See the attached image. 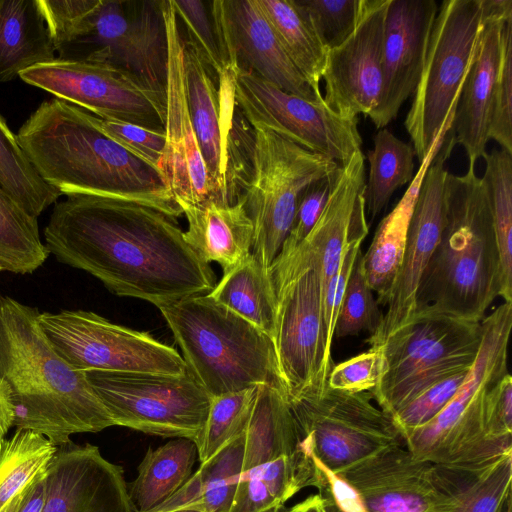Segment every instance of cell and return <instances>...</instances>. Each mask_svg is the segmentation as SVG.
<instances>
[{"label": "cell", "instance_id": "31", "mask_svg": "<svg viewBox=\"0 0 512 512\" xmlns=\"http://www.w3.org/2000/svg\"><path fill=\"white\" fill-rule=\"evenodd\" d=\"M433 465L450 499L445 512H501L510 501L512 455L472 467Z\"/></svg>", "mask_w": 512, "mask_h": 512}, {"label": "cell", "instance_id": "35", "mask_svg": "<svg viewBox=\"0 0 512 512\" xmlns=\"http://www.w3.org/2000/svg\"><path fill=\"white\" fill-rule=\"evenodd\" d=\"M488 195L500 266V297L512 303V154L493 150L484 158Z\"/></svg>", "mask_w": 512, "mask_h": 512}, {"label": "cell", "instance_id": "51", "mask_svg": "<svg viewBox=\"0 0 512 512\" xmlns=\"http://www.w3.org/2000/svg\"><path fill=\"white\" fill-rule=\"evenodd\" d=\"M98 2L99 0H38L55 48Z\"/></svg>", "mask_w": 512, "mask_h": 512}, {"label": "cell", "instance_id": "30", "mask_svg": "<svg viewBox=\"0 0 512 512\" xmlns=\"http://www.w3.org/2000/svg\"><path fill=\"white\" fill-rule=\"evenodd\" d=\"M444 137L433 146L421 163L400 201L381 220L367 252L363 255L366 280L371 290L377 294V303L382 306L387 305L403 259L409 224L422 179Z\"/></svg>", "mask_w": 512, "mask_h": 512}, {"label": "cell", "instance_id": "55", "mask_svg": "<svg viewBox=\"0 0 512 512\" xmlns=\"http://www.w3.org/2000/svg\"><path fill=\"white\" fill-rule=\"evenodd\" d=\"M290 512H329L326 499L318 494L310 495L300 503L290 507Z\"/></svg>", "mask_w": 512, "mask_h": 512}, {"label": "cell", "instance_id": "19", "mask_svg": "<svg viewBox=\"0 0 512 512\" xmlns=\"http://www.w3.org/2000/svg\"><path fill=\"white\" fill-rule=\"evenodd\" d=\"M451 128L432 158L414 204L403 259L393 283L386 312L370 334V348H377L407 324L416 311V297L423 275L440 241L445 223V162L455 145Z\"/></svg>", "mask_w": 512, "mask_h": 512}, {"label": "cell", "instance_id": "54", "mask_svg": "<svg viewBox=\"0 0 512 512\" xmlns=\"http://www.w3.org/2000/svg\"><path fill=\"white\" fill-rule=\"evenodd\" d=\"M15 411L11 391L8 385L0 379V445L5 436L14 426Z\"/></svg>", "mask_w": 512, "mask_h": 512}, {"label": "cell", "instance_id": "47", "mask_svg": "<svg viewBox=\"0 0 512 512\" xmlns=\"http://www.w3.org/2000/svg\"><path fill=\"white\" fill-rule=\"evenodd\" d=\"M468 371L454 374L434 384L401 408L392 417L401 438L434 418L456 393Z\"/></svg>", "mask_w": 512, "mask_h": 512}, {"label": "cell", "instance_id": "48", "mask_svg": "<svg viewBox=\"0 0 512 512\" xmlns=\"http://www.w3.org/2000/svg\"><path fill=\"white\" fill-rule=\"evenodd\" d=\"M368 232H361L351 238L341 257L338 269L327 284L322 296V313L327 360L334 364L331 356L333 332L337 313L341 305L347 283L357 256L361 253V244Z\"/></svg>", "mask_w": 512, "mask_h": 512}, {"label": "cell", "instance_id": "56", "mask_svg": "<svg viewBox=\"0 0 512 512\" xmlns=\"http://www.w3.org/2000/svg\"><path fill=\"white\" fill-rule=\"evenodd\" d=\"M26 491V490H25ZM25 491H23L21 494L16 496L6 507L2 512H18L19 507L21 505V502L23 500Z\"/></svg>", "mask_w": 512, "mask_h": 512}, {"label": "cell", "instance_id": "3", "mask_svg": "<svg viewBox=\"0 0 512 512\" xmlns=\"http://www.w3.org/2000/svg\"><path fill=\"white\" fill-rule=\"evenodd\" d=\"M40 311L0 295V379L9 387L14 427L55 446L78 433L114 426L86 375L58 354L38 322Z\"/></svg>", "mask_w": 512, "mask_h": 512}, {"label": "cell", "instance_id": "26", "mask_svg": "<svg viewBox=\"0 0 512 512\" xmlns=\"http://www.w3.org/2000/svg\"><path fill=\"white\" fill-rule=\"evenodd\" d=\"M512 16L511 0H488L487 13L479 32L470 66L456 105L451 126L455 143L463 146L469 165L485 158L491 101L497 79L501 32Z\"/></svg>", "mask_w": 512, "mask_h": 512}, {"label": "cell", "instance_id": "17", "mask_svg": "<svg viewBox=\"0 0 512 512\" xmlns=\"http://www.w3.org/2000/svg\"><path fill=\"white\" fill-rule=\"evenodd\" d=\"M233 71L236 102L254 129L272 131L339 164L361 149L358 117H343L324 101L285 92L254 73Z\"/></svg>", "mask_w": 512, "mask_h": 512}, {"label": "cell", "instance_id": "1", "mask_svg": "<svg viewBox=\"0 0 512 512\" xmlns=\"http://www.w3.org/2000/svg\"><path fill=\"white\" fill-rule=\"evenodd\" d=\"M176 218L127 200L73 195L56 202L44 244L59 262L97 278L118 296L158 309L208 294L215 274L185 242Z\"/></svg>", "mask_w": 512, "mask_h": 512}, {"label": "cell", "instance_id": "58", "mask_svg": "<svg viewBox=\"0 0 512 512\" xmlns=\"http://www.w3.org/2000/svg\"><path fill=\"white\" fill-rule=\"evenodd\" d=\"M171 512H204L202 510L196 509V508H185V509H179Z\"/></svg>", "mask_w": 512, "mask_h": 512}, {"label": "cell", "instance_id": "60", "mask_svg": "<svg viewBox=\"0 0 512 512\" xmlns=\"http://www.w3.org/2000/svg\"><path fill=\"white\" fill-rule=\"evenodd\" d=\"M328 511L329 512H337L335 509H333L329 504H327Z\"/></svg>", "mask_w": 512, "mask_h": 512}, {"label": "cell", "instance_id": "38", "mask_svg": "<svg viewBox=\"0 0 512 512\" xmlns=\"http://www.w3.org/2000/svg\"><path fill=\"white\" fill-rule=\"evenodd\" d=\"M45 436L16 429L0 445V512L48 468L57 451Z\"/></svg>", "mask_w": 512, "mask_h": 512}, {"label": "cell", "instance_id": "25", "mask_svg": "<svg viewBox=\"0 0 512 512\" xmlns=\"http://www.w3.org/2000/svg\"><path fill=\"white\" fill-rule=\"evenodd\" d=\"M368 512H445L449 497L439 487L434 465L402 445L341 472Z\"/></svg>", "mask_w": 512, "mask_h": 512}, {"label": "cell", "instance_id": "40", "mask_svg": "<svg viewBox=\"0 0 512 512\" xmlns=\"http://www.w3.org/2000/svg\"><path fill=\"white\" fill-rule=\"evenodd\" d=\"M257 387L211 396L207 418L196 442L200 463L206 462L245 433L255 404Z\"/></svg>", "mask_w": 512, "mask_h": 512}, {"label": "cell", "instance_id": "20", "mask_svg": "<svg viewBox=\"0 0 512 512\" xmlns=\"http://www.w3.org/2000/svg\"><path fill=\"white\" fill-rule=\"evenodd\" d=\"M388 4L389 0H363L354 31L328 52L323 100L343 117H368L378 104Z\"/></svg>", "mask_w": 512, "mask_h": 512}, {"label": "cell", "instance_id": "52", "mask_svg": "<svg viewBox=\"0 0 512 512\" xmlns=\"http://www.w3.org/2000/svg\"><path fill=\"white\" fill-rule=\"evenodd\" d=\"M485 427L491 437L512 438V378L509 373L495 383L486 395Z\"/></svg>", "mask_w": 512, "mask_h": 512}, {"label": "cell", "instance_id": "45", "mask_svg": "<svg viewBox=\"0 0 512 512\" xmlns=\"http://www.w3.org/2000/svg\"><path fill=\"white\" fill-rule=\"evenodd\" d=\"M323 45L331 50L354 31L363 0H296Z\"/></svg>", "mask_w": 512, "mask_h": 512}, {"label": "cell", "instance_id": "10", "mask_svg": "<svg viewBox=\"0 0 512 512\" xmlns=\"http://www.w3.org/2000/svg\"><path fill=\"white\" fill-rule=\"evenodd\" d=\"M277 297L273 337L277 368L289 401L322 392L334 366L327 360L320 276L298 244L280 250L269 268Z\"/></svg>", "mask_w": 512, "mask_h": 512}, {"label": "cell", "instance_id": "7", "mask_svg": "<svg viewBox=\"0 0 512 512\" xmlns=\"http://www.w3.org/2000/svg\"><path fill=\"white\" fill-rule=\"evenodd\" d=\"M480 343L481 322L432 308H418L411 320L380 346L386 371L369 393L392 418L434 384L468 371Z\"/></svg>", "mask_w": 512, "mask_h": 512}, {"label": "cell", "instance_id": "24", "mask_svg": "<svg viewBox=\"0 0 512 512\" xmlns=\"http://www.w3.org/2000/svg\"><path fill=\"white\" fill-rule=\"evenodd\" d=\"M42 512H137L123 468L92 444L57 448L46 472Z\"/></svg>", "mask_w": 512, "mask_h": 512}, {"label": "cell", "instance_id": "61", "mask_svg": "<svg viewBox=\"0 0 512 512\" xmlns=\"http://www.w3.org/2000/svg\"><path fill=\"white\" fill-rule=\"evenodd\" d=\"M2 272V269L0 268V273Z\"/></svg>", "mask_w": 512, "mask_h": 512}, {"label": "cell", "instance_id": "53", "mask_svg": "<svg viewBox=\"0 0 512 512\" xmlns=\"http://www.w3.org/2000/svg\"><path fill=\"white\" fill-rule=\"evenodd\" d=\"M46 472L26 489L18 512H42L47 490Z\"/></svg>", "mask_w": 512, "mask_h": 512}, {"label": "cell", "instance_id": "28", "mask_svg": "<svg viewBox=\"0 0 512 512\" xmlns=\"http://www.w3.org/2000/svg\"><path fill=\"white\" fill-rule=\"evenodd\" d=\"M180 209L188 222L184 240L203 262H215L225 273L251 253L254 228L242 196L233 204L207 198Z\"/></svg>", "mask_w": 512, "mask_h": 512}, {"label": "cell", "instance_id": "5", "mask_svg": "<svg viewBox=\"0 0 512 512\" xmlns=\"http://www.w3.org/2000/svg\"><path fill=\"white\" fill-rule=\"evenodd\" d=\"M159 310L181 350L187 371L210 396L263 383L282 384L272 340L207 294Z\"/></svg>", "mask_w": 512, "mask_h": 512}, {"label": "cell", "instance_id": "14", "mask_svg": "<svg viewBox=\"0 0 512 512\" xmlns=\"http://www.w3.org/2000/svg\"><path fill=\"white\" fill-rule=\"evenodd\" d=\"M369 392L348 393L328 386L289 401L301 451L335 474L389 448L403 445L390 416Z\"/></svg>", "mask_w": 512, "mask_h": 512}, {"label": "cell", "instance_id": "11", "mask_svg": "<svg viewBox=\"0 0 512 512\" xmlns=\"http://www.w3.org/2000/svg\"><path fill=\"white\" fill-rule=\"evenodd\" d=\"M487 8L488 0H444L438 8L404 122L420 164L452 126Z\"/></svg>", "mask_w": 512, "mask_h": 512}, {"label": "cell", "instance_id": "32", "mask_svg": "<svg viewBox=\"0 0 512 512\" xmlns=\"http://www.w3.org/2000/svg\"><path fill=\"white\" fill-rule=\"evenodd\" d=\"M207 295L253 324L273 342L277 297L269 270L252 253L223 273Z\"/></svg>", "mask_w": 512, "mask_h": 512}, {"label": "cell", "instance_id": "12", "mask_svg": "<svg viewBox=\"0 0 512 512\" xmlns=\"http://www.w3.org/2000/svg\"><path fill=\"white\" fill-rule=\"evenodd\" d=\"M184 76L209 198L233 204L242 196L252 171L255 133L236 102L234 71L216 75L184 42Z\"/></svg>", "mask_w": 512, "mask_h": 512}, {"label": "cell", "instance_id": "34", "mask_svg": "<svg viewBox=\"0 0 512 512\" xmlns=\"http://www.w3.org/2000/svg\"><path fill=\"white\" fill-rule=\"evenodd\" d=\"M198 449L194 441L177 438L148 449L128 486L137 512H148L171 497L191 477Z\"/></svg>", "mask_w": 512, "mask_h": 512}, {"label": "cell", "instance_id": "27", "mask_svg": "<svg viewBox=\"0 0 512 512\" xmlns=\"http://www.w3.org/2000/svg\"><path fill=\"white\" fill-rule=\"evenodd\" d=\"M365 187V159L360 149L340 164L322 213L300 243L316 263L322 296L351 238L369 230Z\"/></svg>", "mask_w": 512, "mask_h": 512}, {"label": "cell", "instance_id": "29", "mask_svg": "<svg viewBox=\"0 0 512 512\" xmlns=\"http://www.w3.org/2000/svg\"><path fill=\"white\" fill-rule=\"evenodd\" d=\"M56 58L38 0H0V83Z\"/></svg>", "mask_w": 512, "mask_h": 512}, {"label": "cell", "instance_id": "22", "mask_svg": "<svg viewBox=\"0 0 512 512\" xmlns=\"http://www.w3.org/2000/svg\"><path fill=\"white\" fill-rule=\"evenodd\" d=\"M212 7L229 69L254 73L285 92L316 100L256 0H214Z\"/></svg>", "mask_w": 512, "mask_h": 512}, {"label": "cell", "instance_id": "16", "mask_svg": "<svg viewBox=\"0 0 512 512\" xmlns=\"http://www.w3.org/2000/svg\"><path fill=\"white\" fill-rule=\"evenodd\" d=\"M38 322L58 354L77 372H187L182 356L173 347L92 311L40 312Z\"/></svg>", "mask_w": 512, "mask_h": 512}, {"label": "cell", "instance_id": "42", "mask_svg": "<svg viewBox=\"0 0 512 512\" xmlns=\"http://www.w3.org/2000/svg\"><path fill=\"white\" fill-rule=\"evenodd\" d=\"M185 44L219 75L229 69L215 20L212 1L172 0Z\"/></svg>", "mask_w": 512, "mask_h": 512}, {"label": "cell", "instance_id": "8", "mask_svg": "<svg viewBox=\"0 0 512 512\" xmlns=\"http://www.w3.org/2000/svg\"><path fill=\"white\" fill-rule=\"evenodd\" d=\"M57 58L111 65L166 101L168 38L163 0H99L56 47Z\"/></svg>", "mask_w": 512, "mask_h": 512}, {"label": "cell", "instance_id": "59", "mask_svg": "<svg viewBox=\"0 0 512 512\" xmlns=\"http://www.w3.org/2000/svg\"><path fill=\"white\" fill-rule=\"evenodd\" d=\"M510 507H511V501H509L505 507L503 508V510L501 512H510Z\"/></svg>", "mask_w": 512, "mask_h": 512}, {"label": "cell", "instance_id": "57", "mask_svg": "<svg viewBox=\"0 0 512 512\" xmlns=\"http://www.w3.org/2000/svg\"><path fill=\"white\" fill-rule=\"evenodd\" d=\"M263 512H290V507L287 508L285 505H281V506L270 508Z\"/></svg>", "mask_w": 512, "mask_h": 512}, {"label": "cell", "instance_id": "36", "mask_svg": "<svg viewBox=\"0 0 512 512\" xmlns=\"http://www.w3.org/2000/svg\"><path fill=\"white\" fill-rule=\"evenodd\" d=\"M415 151L388 129L374 136V148L367 153L368 182L365 187L366 212L373 220L388 204L392 194L412 180Z\"/></svg>", "mask_w": 512, "mask_h": 512}, {"label": "cell", "instance_id": "37", "mask_svg": "<svg viewBox=\"0 0 512 512\" xmlns=\"http://www.w3.org/2000/svg\"><path fill=\"white\" fill-rule=\"evenodd\" d=\"M0 187L29 215L38 218L60 193L38 174L17 135L0 114Z\"/></svg>", "mask_w": 512, "mask_h": 512}, {"label": "cell", "instance_id": "43", "mask_svg": "<svg viewBox=\"0 0 512 512\" xmlns=\"http://www.w3.org/2000/svg\"><path fill=\"white\" fill-rule=\"evenodd\" d=\"M382 315L366 280L363 254L359 253L337 313L333 340L362 331L374 333L382 321Z\"/></svg>", "mask_w": 512, "mask_h": 512}, {"label": "cell", "instance_id": "41", "mask_svg": "<svg viewBox=\"0 0 512 512\" xmlns=\"http://www.w3.org/2000/svg\"><path fill=\"white\" fill-rule=\"evenodd\" d=\"M244 444L245 433L201 463L196 474L202 511L230 512L242 471Z\"/></svg>", "mask_w": 512, "mask_h": 512}, {"label": "cell", "instance_id": "33", "mask_svg": "<svg viewBox=\"0 0 512 512\" xmlns=\"http://www.w3.org/2000/svg\"><path fill=\"white\" fill-rule=\"evenodd\" d=\"M281 47L306 79L316 100L324 101L320 81L329 50L296 0H256Z\"/></svg>", "mask_w": 512, "mask_h": 512}, {"label": "cell", "instance_id": "39", "mask_svg": "<svg viewBox=\"0 0 512 512\" xmlns=\"http://www.w3.org/2000/svg\"><path fill=\"white\" fill-rule=\"evenodd\" d=\"M38 218L29 215L0 187V268L31 274L49 257Z\"/></svg>", "mask_w": 512, "mask_h": 512}, {"label": "cell", "instance_id": "44", "mask_svg": "<svg viewBox=\"0 0 512 512\" xmlns=\"http://www.w3.org/2000/svg\"><path fill=\"white\" fill-rule=\"evenodd\" d=\"M488 138L512 154V16L505 20L501 32V54L491 101Z\"/></svg>", "mask_w": 512, "mask_h": 512}, {"label": "cell", "instance_id": "15", "mask_svg": "<svg viewBox=\"0 0 512 512\" xmlns=\"http://www.w3.org/2000/svg\"><path fill=\"white\" fill-rule=\"evenodd\" d=\"M86 378L113 424L165 438L195 442L211 396L187 371L183 375L88 372Z\"/></svg>", "mask_w": 512, "mask_h": 512}, {"label": "cell", "instance_id": "49", "mask_svg": "<svg viewBox=\"0 0 512 512\" xmlns=\"http://www.w3.org/2000/svg\"><path fill=\"white\" fill-rule=\"evenodd\" d=\"M103 131L129 152L150 165L158 168L166 145L165 132L148 129L139 125L103 120Z\"/></svg>", "mask_w": 512, "mask_h": 512}, {"label": "cell", "instance_id": "4", "mask_svg": "<svg viewBox=\"0 0 512 512\" xmlns=\"http://www.w3.org/2000/svg\"><path fill=\"white\" fill-rule=\"evenodd\" d=\"M445 200L443 231L420 283L416 309L481 322L501 285L490 203L474 165L462 176L447 173Z\"/></svg>", "mask_w": 512, "mask_h": 512}, {"label": "cell", "instance_id": "2", "mask_svg": "<svg viewBox=\"0 0 512 512\" xmlns=\"http://www.w3.org/2000/svg\"><path fill=\"white\" fill-rule=\"evenodd\" d=\"M18 141L41 178L60 195L127 200L177 218L182 214L160 170L102 129L100 118L58 98L42 102Z\"/></svg>", "mask_w": 512, "mask_h": 512}, {"label": "cell", "instance_id": "46", "mask_svg": "<svg viewBox=\"0 0 512 512\" xmlns=\"http://www.w3.org/2000/svg\"><path fill=\"white\" fill-rule=\"evenodd\" d=\"M386 371V361L381 347L370 348L337 365L329 376L328 387L342 392L361 393L372 391Z\"/></svg>", "mask_w": 512, "mask_h": 512}, {"label": "cell", "instance_id": "13", "mask_svg": "<svg viewBox=\"0 0 512 512\" xmlns=\"http://www.w3.org/2000/svg\"><path fill=\"white\" fill-rule=\"evenodd\" d=\"M254 132L252 171L242 198L254 228L251 253L269 270L289 234L304 190L334 174L340 164L267 129Z\"/></svg>", "mask_w": 512, "mask_h": 512}, {"label": "cell", "instance_id": "50", "mask_svg": "<svg viewBox=\"0 0 512 512\" xmlns=\"http://www.w3.org/2000/svg\"><path fill=\"white\" fill-rule=\"evenodd\" d=\"M338 170L313 182L304 190L297 205L292 227L281 249H292L307 237L322 213Z\"/></svg>", "mask_w": 512, "mask_h": 512}, {"label": "cell", "instance_id": "21", "mask_svg": "<svg viewBox=\"0 0 512 512\" xmlns=\"http://www.w3.org/2000/svg\"><path fill=\"white\" fill-rule=\"evenodd\" d=\"M167 38L166 145L158 166L179 208L209 198L208 176L190 119L184 41L171 1L163 0Z\"/></svg>", "mask_w": 512, "mask_h": 512}, {"label": "cell", "instance_id": "6", "mask_svg": "<svg viewBox=\"0 0 512 512\" xmlns=\"http://www.w3.org/2000/svg\"><path fill=\"white\" fill-rule=\"evenodd\" d=\"M512 304L503 303L481 321L477 357L462 384L429 422L402 437L411 454L445 466H469L495 458L502 445L485 427V399L490 388L508 374Z\"/></svg>", "mask_w": 512, "mask_h": 512}, {"label": "cell", "instance_id": "9", "mask_svg": "<svg viewBox=\"0 0 512 512\" xmlns=\"http://www.w3.org/2000/svg\"><path fill=\"white\" fill-rule=\"evenodd\" d=\"M322 482L320 471L300 449L284 388L279 383L258 385L230 512H263L284 505L305 487L320 489Z\"/></svg>", "mask_w": 512, "mask_h": 512}, {"label": "cell", "instance_id": "23", "mask_svg": "<svg viewBox=\"0 0 512 512\" xmlns=\"http://www.w3.org/2000/svg\"><path fill=\"white\" fill-rule=\"evenodd\" d=\"M437 12L435 0H389L381 92L377 106L368 116L376 128H385L393 121L415 92Z\"/></svg>", "mask_w": 512, "mask_h": 512}, {"label": "cell", "instance_id": "18", "mask_svg": "<svg viewBox=\"0 0 512 512\" xmlns=\"http://www.w3.org/2000/svg\"><path fill=\"white\" fill-rule=\"evenodd\" d=\"M19 77L103 120L165 132L166 101L111 65L56 58Z\"/></svg>", "mask_w": 512, "mask_h": 512}]
</instances>
